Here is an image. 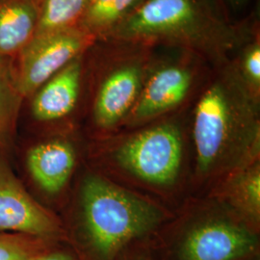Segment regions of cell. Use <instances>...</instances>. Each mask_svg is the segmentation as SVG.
Returning <instances> with one entry per match:
<instances>
[{
    "instance_id": "cell-1",
    "label": "cell",
    "mask_w": 260,
    "mask_h": 260,
    "mask_svg": "<svg viewBox=\"0 0 260 260\" xmlns=\"http://www.w3.org/2000/svg\"><path fill=\"white\" fill-rule=\"evenodd\" d=\"M62 211L66 243L79 260H118L165 217L156 205L114 184L90 166L78 173Z\"/></svg>"
},
{
    "instance_id": "cell-20",
    "label": "cell",
    "mask_w": 260,
    "mask_h": 260,
    "mask_svg": "<svg viewBox=\"0 0 260 260\" xmlns=\"http://www.w3.org/2000/svg\"><path fill=\"white\" fill-rule=\"evenodd\" d=\"M228 6H230L233 10L239 11L244 8L250 0H223Z\"/></svg>"
},
{
    "instance_id": "cell-14",
    "label": "cell",
    "mask_w": 260,
    "mask_h": 260,
    "mask_svg": "<svg viewBox=\"0 0 260 260\" xmlns=\"http://www.w3.org/2000/svg\"><path fill=\"white\" fill-rule=\"evenodd\" d=\"M23 102L14 58L0 56V154L12 156Z\"/></svg>"
},
{
    "instance_id": "cell-19",
    "label": "cell",
    "mask_w": 260,
    "mask_h": 260,
    "mask_svg": "<svg viewBox=\"0 0 260 260\" xmlns=\"http://www.w3.org/2000/svg\"><path fill=\"white\" fill-rule=\"evenodd\" d=\"M34 260H79L74 250L66 242H57L48 251Z\"/></svg>"
},
{
    "instance_id": "cell-4",
    "label": "cell",
    "mask_w": 260,
    "mask_h": 260,
    "mask_svg": "<svg viewBox=\"0 0 260 260\" xmlns=\"http://www.w3.org/2000/svg\"><path fill=\"white\" fill-rule=\"evenodd\" d=\"M155 47L134 41H96L87 53L88 117L93 134L124 123L139 98Z\"/></svg>"
},
{
    "instance_id": "cell-7",
    "label": "cell",
    "mask_w": 260,
    "mask_h": 260,
    "mask_svg": "<svg viewBox=\"0 0 260 260\" xmlns=\"http://www.w3.org/2000/svg\"><path fill=\"white\" fill-rule=\"evenodd\" d=\"M87 52L76 57L24 100L19 134L77 132V117L86 103Z\"/></svg>"
},
{
    "instance_id": "cell-3",
    "label": "cell",
    "mask_w": 260,
    "mask_h": 260,
    "mask_svg": "<svg viewBox=\"0 0 260 260\" xmlns=\"http://www.w3.org/2000/svg\"><path fill=\"white\" fill-rule=\"evenodd\" d=\"M214 69L193 111L197 171L202 177L228 176L259 154V102L230 62Z\"/></svg>"
},
{
    "instance_id": "cell-17",
    "label": "cell",
    "mask_w": 260,
    "mask_h": 260,
    "mask_svg": "<svg viewBox=\"0 0 260 260\" xmlns=\"http://www.w3.org/2000/svg\"><path fill=\"white\" fill-rule=\"evenodd\" d=\"M236 75L251 96L260 99V31L257 22L249 39L239 47L230 61Z\"/></svg>"
},
{
    "instance_id": "cell-15",
    "label": "cell",
    "mask_w": 260,
    "mask_h": 260,
    "mask_svg": "<svg viewBox=\"0 0 260 260\" xmlns=\"http://www.w3.org/2000/svg\"><path fill=\"white\" fill-rule=\"evenodd\" d=\"M144 0H92L79 23L95 41H103L120 26Z\"/></svg>"
},
{
    "instance_id": "cell-5",
    "label": "cell",
    "mask_w": 260,
    "mask_h": 260,
    "mask_svg": "<svg viewBox=\"0 0 260 260\" xmlns=\"http://www.w3.org/2000/svg\"><path fill=\"white\" fill-rule=\"evenodd\" d=\"M77 132L18 134L11 161L15 173L40 204L57 213L64 208L79 173Z\"/></svg>"
},
{
    "instance_id": "cell-13",
    "label": "cell",
    "mask_w": 260,
    "mask_h": 260,
    "mask_svg": "<svg viewBox=\"0 0 260 260\" xmlns=\"http://www.w3.org/2000/svg\"><path fill=\"white\" fill-rule=\"evenodd\" d=\"M234 213L258 231L260 220L259 161L240 168L224 177L215 194Z\"/></svg>"
},
{
    "instance_id": "cell-21",
    "label": "cell",
    "mask_w": 260,
    "mask_h": 260,
    "mask_svg": "<svg viewBox=\"0 0 260 260\" xmlns=\"http://www.w3.org/2000/svg\"><path fill=\"white\" fill-rule=\"evenodd\" d=\"M128 260H153L151 257L149 256H145V255H137V256H133V257H130Z\"/></svg>"
},
{
    "instance_id": "cell-12",
    "label": "cell",
    "mask_w": 260,
    "mask_h": 260,
    "mask_svg": "<svg viewBox=\"0 0 260 260\" xmlns=\"http://www.w3.org/2000/svg\"><path fill=\"white\" fill-rule=\"evenodd\" d=\"M43 0H0V56L16 58L37 32Z\"/></svg>"
},
{
    "instance_id": "cell-6",
    "label": "cell",
    "mask_w": 260,
    "mask_h": 260,
    "mask_svg": "<svg viewBox=\"0 0 260 260\" xmlns=\"http://www.w3.org/2000/svg\"><path fill=\"white\" fill-rule=\"evenodd\" d=\"M154 48L141 93L124 123L140 126L181 107L194 92L208 65L203 58L177 48Z\"/></svg>"
},
{
    "instance_id": "cell-8",
    "label": "cell",
    "mask_w": 260,
    "mask_h": 260,
    "mask_svg": "<svg viewBox=\"0 0 260 260\" xmlns=\"http://www.w3.org/2000/svg\"><path fill=\"white\" fill-rule=\"evenodd\" d=\"M124 137L113 150V159L132 177L154 186L175 183L182 163V134L177 121H153Z\"/></svg>"
},
{
    "instance_id": "cell-16",
    "label": "cell",
    "mask_w": 260,
    "mask_h": 260,
    "mask_svg": "<svg viewBox=\"0 0 260 260\" xmlns=\"http://www.w3.org/2000/svg\"><path fill=\"white\" fill-rule=\"evenodd\" d=\"M92 0H43L35 37L79 25Z\"/></svg>"
},
{
    "instance_id": "cell-11",
    "label": "cell",
    "mask_w": 260,
    "mask_h": 260,
    "mask_svg": "<svg viewBox=\"0 0 260 260\" xmlns=\"http://www.w3.org/2000/svg\"><path fill=\"white\" fill-rule=\"evenodd\" d=\"M0 233L66 242L60 215L40 204L21 183L11 157L0 154Z\"/></svg>"
},
{
    "instance_id": "cell-9",
    "label": "cell",
    "mask_w": 260,
    "mask_h": 260,
    "mask_svg": "<svg viewBox=\"0 0 260 260\" xmlns=\"http://www.w3.org/2000/svg\"><path fill=\"white\" fill-rule=\"evenodd\" d=\"M259 251L258 231L239 216L213 213L185 226L173 260H250Z\"/></svg>"
},
{
    "instance_id": "cell-18",
    "label": "cell",
    "mask_w": 260,
    "mask_h": 260,
    "mask_svg": "<svg viewBox=\"0 0 260 260\" xmlns=\"http://www.w3.org/2000/svg\"><path fill=\"white\" fill-rule=\"evenodd\" d=\"M57 242L23 233H0V260H34Z\"/></svg>"
},
{
    "instance_id": "cell-2",
    "label": "cell",
    "mask_w": 260,
    "mask_h": 260,
    "mask_svg": "<svg viewBox=\"0 0 260 260\" xmlns=\"http://www.w3.org/2000/svg\"><path fill=\"white\" fill-rule=\"evenodd\" d=\"M257 22H233L222 0H144L105 40L183 49L218 68L231 61Z\"/></svg>"
},
{
    "instance_id": "cell-10",
    "label": "cell",
    "mask_w": 260,
    "mask_h": 260,
    "mask_svg": "<svg viewBox=\"0 0 260 260\" xmlns=\"http://www.w3.org/2000/svg\"><path fill=\"white\" fill-rule=\"evenodd\" d=\"M95 42L79 26L34 38L14 58L17 81L24 100L76 57L87 52Z\"/></svg>"
}]
</instances>
